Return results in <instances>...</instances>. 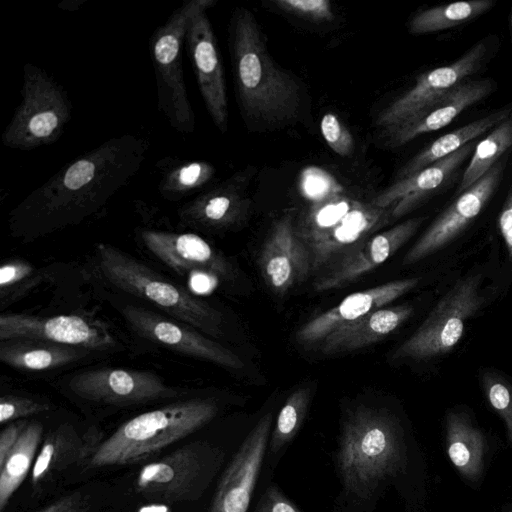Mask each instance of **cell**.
Returning <instances> with one entry per match:
<instances>
[{
    "label": "cell",
    "instance_id": "obj_1",
    "mask_svg": "<svg viewBox=\"0 0 512 512\" xmlns=\"http://www.w3.org/2000/svg\"><path fill=\"white\" fill-rule=\"evenodd\" d=\"M148 147L145 139L123 134L81 154L10 211V234L30 242L93 216L138 173Z\"/></svg>",
    "mask_w": 512,
    "mask_h": 512
},
{
    "label": "cell",
    "instance_id": "obj_2",
    "mask_svg": "<svg viewBox=\"0 0 512 512\" xmlns=\"http://www.w3.org/2000/svg\"><path fill=\"white\" fill-rule=\"evenodd\" d=\"M335 459L341 500L350 504V512H369L386 488L407 473L403 426L386 409L357 406L343 420Z\"/></svg>",
    "mask_w": 512,
    "mask_h": 512
},
{
    "label": "cell",
    "instance_id": "obj_3",
    "mask_svg": "<svg viewBox=\"0 0 512 512\" xmlns=\"http://www.w3.org/2000/svg\"><path fill=\"white\" fill-rule=\"evenodd\" d=\"M231 48L236 91L245 115L270 125L293 120L301 104L300 86L275 65L246 9L233 16Z\"/></svg>",
    "mask_w": 512,
    "mask_h": 512
},
{
    "label": "cell",
    "instance_id": "obj_4",
    "mask_svg": "<svg viewBox=\"0 0 512 512\" xmlns=\"http://www.w3.org/2000/svg\"><path fill=\"white\" fill-rule=\"evenodd\" d=\"M96 270L110 286L150 303L168 317L213 338L223 335L224 317L219 310L121 249L98 244Z\"/></svg>",
    "mask_w": 512,
    "mask_h": 512
},
{
    "label": "cell",
    "instance_id": "obj_5",
    "mask_svg": "<svg viewBox=\"0 0 512 512\" xmlns=\"http://www.w3.org/2000/svg\"><path fill=\"white\" fill-rule=\"evenodd\" d=\"M218 411L214 400L192 398L142 413L101 441L87 464L98 468L147 459L209 423Z\"/></svg>",
    "mask_w": 512,
    "mask_h": 512
},
{
    "label": "cell",
    "instance_id": "obj_6",
    "mask_svg": "<svg viewBox=\"0 0 512 512\" xmlns=\"http://www.w3.org/2000/svg\"><path fill=\"white\" fill-rule=\"evenodd\" d=\"M216 2L183 1L149 39L158 110L170 126L183 135L191 134L195 129V114L188 97L182 62L185 36L194 18L207 12Z\"/></svg>",
    "mask_w": 512,
    "mask_h": 512
},
{
    "label": "cell",
    "instance_id": "obj_7",
    "mask_svg": "<svg viewBox=\"0 0 512 512\" xmlns=\"http://www.w3.org/2000/svg\"><path fill=\"white\" fill-rule=\"evenodd\" d=\"M72 116V103L64 87L43 68L23 67L21 102L5 127L4 146L21 151L56 142Z\"/></svg>",
    "mask_w": 512,
    "mask_h": 512
},
{
    "label": "cell",
    "instance_id": "obj_8",
    "mask_svg": "<svg viewBox=\"0 0 512 512\" xmlns=\"http://www.w3.org/2000/svg\"><path fill=\"white\" fill-rule=\"evenodd\" d=\"M224 460V453L207 441L188 443L139 470L135 487L149 501L174 503L201 497Z\"/></svg>",
    "mask_w": 512,
    "mask_h": 512
},
{
    "label": "cell",
    "instance_id": "obj_9",
    "mask_svg": "<svg viewBox=\"0 0 512 512\" xmlns=\"http://www.w3.org/2000/svg\"><path fill=\"white\" fill-rule=\"evenodd\" d=\"M481 279V274H474L457 281L393 358L422 360L451 351L462 338L467 320L485 302L480 294Z\"/></svg>",
    "mask_w": 512,
    "mask_h": 512
},
{
    "label": "cell",
    "instance_id": "obj_10",
    "mask_svg": "<svg viewBox=\"0 0 512 512\" xmlns=\"http://www.w3.org/2000/svg\"><path fill=\"white\" fill-rule=\"evenodd\" d=\"M35 339L90 351H111L119 341L111 327L92 317L70 314L37 316L25 313L0 315V341Z\"/></svg>",
    "mask_w": 512,
    "mask_h": 512
},
{
    "label": "cell",
    "instance_id": "obj_11",
    "mask_svg": "<svg viewBox=\"0 0 512 512\" xmlns=\"http://www.w3.org/2000/svg\"><path fill=\"white\" fill-rule=\"evenodd\" d=\"M82 400L108 406H134L178 397L179 391L147 370L97 368L79 372L68 382Z\"/></svg>",
    "mask_w": 512,
    "mask_h": 512
},
{
    "label": "cell",
    "instance_id": "obj_12",
    "mask_svg": "<svg viewBox=\"0 0 512 512\" xmlns=\"http://www.w3.org/2000/svg\"><path fill=\"white\" fill-rule=\"evenodd\" d=\"M120 311L130 329L145 340L224 368L244 366L233 351L185 323L139 305L128 304Z\"/></svg>",
    "mask_w": 512,
    "mask_h": 512
},
{
    "label": "cell",
    "instance_id": "obj_13",
    "mask_svg": "<svg viewBox=\"0 0 512 512\" xmlns=\"http://www.w3.org/2000/svg\"><path fill=\"white\" fill-rule=\"evenodd\" d=\"M485 55V43L478 42L453 63L420 74L411 89L381 111L376 125L388 132L412 120L478 71Z\"/></svg>",
    "mask_w": 512,
    "mask_h": 512
},
{
    "label": "cell",
    "instance_id": "obj_14",
    "mask_svg": "<svg viewBox=\"0 0 512 512\" xmlns=\"http://www.w3.org/2000/svg\"><path fill=\"white\" fill-rule=\"evenodd\" d=\"M272 427L273 413L266 412L250 430L223 472L209 512H249Z\"/></svg>",
    "mask_w": 512,
    "mask_h": 512
},
{
    "label": "cell",
    "instance_id": "obj_15",
    "mask_svg": "<svg viewBox=\"0 0 512 512\" xmlns=\"http://www.w3.org/2000/svg\"><path fill=\"white\" fill-rule=\"evenodd\" d=\"M140 237L151 254L180 275L205 276L216 283L235 278L230 261L195 233L144 229Z\"/></svg>",
    "mask_w": 512,
    "mask_h": 512
},
{
    "label": "cell",
    "instance_id": "obj_16",
    "mask_svg": "<svg viewBox=\"0 0 512 512\" xmlns=\"http://www.w3.org/2000/svg\"><path fill=\"white\" fill-rule=\"evenodd\" d=\"M503 165V161H498L481 179L463 191L408 250L403 264L419 262L455 239L491 198L501 178Z\"/></svg>",
    "mask_w": 512,
    "mask_h": 512
},
{
    "label": "cell",
    "instance_id": "obj_17",
    "mask_svg": "<svg viewBox=\"0 0 512 512\" xmlns=\"http://www.w3.org/2000/svg\"><path fill=\"white\" fill-rule=\"evenodd\" d=\"M185 48L205 107L218 130L225 133L228 102L224 70L207 12L191 22L185 36Z\"/></svg>",
    "mask_w": 512,
    "mask_h": 512
},
{
    "label": "cell",
    "instance_id": "obj_18",
    "mask_svg": "<svg viewBox=\"0 0 512 512\" xmlns=\"http://www.w3.org/2000/svg\"><path fill=\"white\" fill-rule=\"evenodd\" d=\"M259 263L266 285L279 296L310 275V254L296 232L291 215H284L274 224L263 245Z\"/></svg>",
    "mask_w": 512,
    "mask_h": 512
},
{
    "label": "cell",
    "instance_id": "obj_19",
    "mask_svg": "<svg viewBox=\"0 0 512 512\" xmlns=\"http://www.w3.org/2000/svg\"><path fill=\"white\" fill-rule=\"evenodd\" d=\"M423 218L406 220L386 231L371 235L343 254L341 259L314 283L325 292L344 287L388 260L421 225Z\"/></svg>",
    "mask_w": 512,
    "mask_h": 512
},
{
    "label": "cell",
    "instance_id": "obj_20",
    "mask_svg": "<svg viewBox=\"0 0 512 512\" xmlns=\"http://www.w3.org/2000/svg\"><path fill=\"white\" fill-rule=\"evenodd\" d=\"M419 281L416 277L394 280L352 293L336 306L306 322L296 332V340L301 344L320 343L340 326L388 306L415 288Z\"/></svg>",
    "mask_w": 512,
    "mask_h": 512
},
{
    "label": "cell",
    "instance_id": "obj_21",
    "mask_svg": "<svg viewBox=\"0 0 512 512\" xmlns=\"http://www.w3.org/2000/svg\"><path fill=\"white\" fill-rule=\"evenodd\" d=\"M392 209V206L380 208L372 203L358 201L334 226L305 241L311 258L312 272L389 223L392 219Z\"/></svg>",
    "mask_w": 512,
    "mask_h": 512
},
{
    "label": "cell",
    "instance_id": "obj_22",
    "mask_svg": "<svg viewBox=\"0 0 512 512\" xmlns=\"http://www.w3.org/2000/svg\"><path fill=\"white\" fill-rule=\"evenodd\" d=\"M493 90L488 79L461 82L412 120L388 131V144L404 145L422 134L450 124L461 112L487 97Z\"/></svg>",
    "mask_w": 512,
    "mask_h": 512
},
{
    "label": "cell",
    "instance_id": "obj_23",
    "mask_svg": "<svg viewBox=\"0 0 512 512\" xmlns=\"http://www.w3.org/2000/svg\"><path fill=\"white\" fill-rule=\"evenodd\" d=\"M474 144V142L468 143L451 155L415 174L396 180L377 195L371 203L380 208L392 206V218L402 217L449 179L474 150Z\"/></svg>",
    "mask_w": 512,
    "mask_h": 512
},
{
    "label": "cell",
    "instance_id": "obj_24",
    "mask_svg": "<svg viewBox=\"0 0 512 512\" xmlns=\"http://www.w3.org/2000/svg\"><path fill=\"white\" fill-rule=\"evenodd\" d=\"M101 441L97 429L79 435L71 426L59 427L42 443L31 470V485L39 488L74 464L89 460Z\"/></svg>",
    "mask_w": 512,
    "mask_h": 512
},
{
    "label": "cell",
    "instance_id": "obj_25",
    "mask_svg": "<svg viewBox=\"0 0 512 512\" xmlns=\"http://www.w3.org/2000/svg\"><path fill=\"white\" fill-rule=\"evenodd\" d=\"M248 207L237 182L227 181L199 194L177 211L182 226L201 231H219L236 225Z\"/></svg>",
    "mask_w": 512,
    "mask_h": 512
},
{
    "label": "cell",
    "instance_id": "obj_26",
    "mask_svg": "<svg viewBox=\"0 0 512 512\" xmlns=\"http://www.w3.org/2000/svg\"><path fill=\"white\" fill-rule=\"evenodd\" d=\"M412 313L409 305L377 309L335 329L320 342L321 351L333 354L371 345L395 331Z\"/></svg>",
    "mask_w": 512,
    "mask_h": 512
},
{
    "label": "cell",
    "instance_id": "obj_27",
    "mask_svg": "<svg viewBox=\"0 0 512 512\" xmlns=\"http://www.w3.org/2000/svg\"><path fill=\"white\" fill-rule=\"evenodd\" d=\"M446 451L461 476L478 482L484 471L486 439L482 431L463 411L451 410L445 419Z\"/></svg>",
    "mask_w": 512,
    "mask_h": 512
},
{
    "label": "cell",
    "instance_id": "obj_28",
    "mask_svg": "<svg viewBox=\"0 0 512 512\" xmlns=\"http://www.w3.org/2000/svg\"><path fill=\"white\" fill-rule=\"evenodd\" d=\"M92 351L35 339L0 341V360L19 370H52L77 362Z\"/></svg>",
    "mask_w": 512,
    "mask_h": 512
},
{
    "label": "cell",
    "instance_id": "obj_29",
    "mask_svg": "<svg viewBox=\"0 0 512 512\" xmlns=\"http://www.w3.org/2000/svg\"><path fill=\"white\" fill-rule=\"evenodd\" d=\"M510 110L503 109L470 122L432 142L400 168L396 179H403L451 155L474 139L509 118Z\"/></svg>",
    "mask_w": 512,
    "mask_h": 512
},
{
    "label": "cell",
    "instance_id": "obj_30",
    "mask_svg": "<svg viewBox=\"0 0 512 512\" xmlns=\"http://www.w3.org/2000/svg\"><path fill=\"white\" fill-rule=\"evenodd\" d=\"M43 426L29 422L16 445L0 465V512H4L11 497L27 477L42 441Z\"/></svg>",
    "mask_w": 512,
    "mask_h": 512
},
{
    "label": "cell",
    "instance_id": "obj_31",
    "mask_svg": "<svg viewBox=\"0 0 512 512\" xmlns=\"http://www.w3.org/2000/svg\"><path fill=\"white\" fill-rule=\"evenodd\" d=\"M311 399L309 387H300L290 394L281 407L272 427L267 456L268 464L275 467L278 460L294 440L306 417Z\"/></svg>",
    "mask_w": 512,
    "mask_h": 512
},
{
    "label": "cell",
    "instance_id": "obj_32",
    "mask_svg": "<svg viewBox=\"0 0 512 512\" xmlns=\"http://www.w3.org/2000/svg\"><path fill=\"white\" fill-rule=\"evenodd\" d=\"M215 171L207 161L172 160L161 169L158 191L166 200L179 201L205 187Z\"/></svg>",
    "mask_w": 512,
    "mask_h": 512
},
{
    "label": "cell",
    "instance_id": "obj_33",
    "mask_svg": "<svg viewBox=\"0 0 512 512\" xmlns=\"http://www.w3.org/2000/svg\"><path fill=\"white\" fill-rule=\"evenodd\" d=\"M493 5L491 0H471L431 7L411 19L409 31L420 35L450 29L482 15Z\"/></svg>",
    "mask_w": 512,
    "mask_h": 512
},
{
    "label": "cell",
    "instance_id": "obj_34",
    "mask_svg": "<svg viewBox=\"0 0 512 512\" xmlns=\"http://www.w3.org/2000/svg\"><path fill=\"white\" fill-rule=\"evenodd\" d=\"M511 146L512 118H508L475 146L457 192L462 193L481 179Z\"/></svg>",
    "mask_w": 512,
    "mask_h": 512
},
{
    "label": "cell",
    "instance_id": "obj_35",
    "mask_svg": "<svg viewBox=\"0 0 512 512\" xmlns=\"http://www.w3.org/2000/svg\"><path fill=\"white\" fill-rule=\"evenodd\" d=\"M45 275L42 269L30 262L13 258L2 262L0 267V304L4 308L38 286Z\"/></svg>",
    "mask_w": 512,
    "mask_h": 512
},
{
    "label": "cell",
    "instance_id": "obj_36",
    "mask_svg": "<svg viewBox=\"0 0 512 512\" xmlns=\"http://www.w3.org/2000/svg\"><path fill=\"white\" fill-rule=\"evenodd\" d=\"M301 194L312 204L343 194L340 183L327 171L315 167H306L300 175Z\"/></svg>",
    "mask_w": 512,
    "mask_h": 512
},
{
    "label": "cell",
    "instance_id": "obj_37",
    "mask_svg": "<svg viewBox=\"0 0 512 512\" xmlns=\"http://www.w3.org/2000/svg\"><path fill=\"white\" fill-rule=\"evenodd\" d=\"M483 387L491 407L504 421L508 439L512 443V386L497 375L486 373Z\"/></svg>",
    "mask_w": 512,
    "mask_h": 512
},
{
    "label": "cell",
    "instance_id": "obj_38",
    "mask_svg": "<svg viewBox=\"0 0 512 512\" xmlns=\"http://www.w3.org/2000/svg\"><path fill=\"white\" fill-rule=\"evenodd\" d=\"M48 402L7 394L0 399V422L11 423L50 410Z\"/></svg>",
    "mask_w": 512,
    "mask_h": 512
},
{
    "label": "cell",
    "instance_id": "obj_39",
    "mask_svg": "<svg viewBox=\"0 0 512 512\" xmlns=\"http://www.w3.org/2000/svg\"><path fill=\"white\" fill-rule=\"evenodd\" d=\"M271 2L285 12L310 21L327 22L334 19V11L328 0H273Z\"/></svg>",
    "mask_w": 512,
    "mask_h": 512
},
{
    "label": "cell",
    "instance_id": "obj_40",
    "mask_svg": "<svg viewBox=\"0 0 512 512\" xmlns=\"http://www.w3.org/2000/svg\"><path fill=\"white\" fill-rule=\"evenodd\" d=\"M323 138L328 146L341 156H348L354 148V139L347 127L333 113H326L320 123Z\"/></svg>",
    "mask_w": 512,
    "mask_h": 512
},
{
    "label": "cell",
    "instance_id": "obj_41",
    "mask_svg": "<svg viewBox=\"0 0 512 512\" xmlns=\"http://www.w3.org/2000/svg\"><path fill=\"white\" fill-rule=\"evenodd\" d=\"M253 512H302L280 488L269 484L259 497Z\"/></svg>",
    "mask_w": 512,
    "mask_h": 512
},
{
    "label": "cell",
    "instance_id": "obj_42",
    "mask_svg": "<svg viewBox=\"0 0 512 512\" xmlns=\"http://www.w3.org/2000/svg\"><path fill=\"white\" fill-rule=\"evenodd\" d=\"M89 504L78 492L58 498L37 512H87Z\"/></svg>",
    "mask_w": 512,
    "mask_h": 512
},
{
    "label": "cell",
    "instance_id": "obj_43",
    "mask_svg": "<svg viewBox=\"0 0 512 512\" xmlns=\"http://www.w3.org/2000/svg\"><path fill=\"white\" fill-rule=\"evenodd\" d=\"M29 422L27 421H14L1 431L0 434V465H2L7 458L8 454L16 445L19 437Z\"/></svg>",
    "mask_w": 512,
    "mask_h": 512
},
{
    "label": "cell",
    "instance_id": "obj_44",
    "mask_svg": "<svg viewBox=\"0 0 512 512\" xmlns=\"http://www.w3.org/2000/svg\"><path fill=\"white\" fill-rule=\"evenodd\" d=\"M498 226L512 262V191L508 194L498 217Z\"/></svg>",
    "mask_w": 512,
    "mask_h": 512
},
{
    "label": "cell",
    "instance_id": "obj_45",
    "mask_svg": "<svg viewBox=\"0 0 512 512\" xmlns=\"http://www.w3.org/2000/svg\"><path fill=\"white\" fill-rule=\"evenodd\" d=\"M510 512H512V509L510 510Z\"/></svg>",
    "mask_w": 512,
    "mask_h": 512
},
{
    "label": "cell",
    "instance_id": "obj_46",
    "mask_svg": "<svg viewBox=\"0 0 512 512\" xmlns=\"http://www.w3.org/2000/svg\"><path fill=\"white\" fill-rule=\"evenodd\" d=\"M511 24H512V21H511Z\"/></svg>",
    "mask_w": 512,
    "mask_h": 512
}]
</instances>
